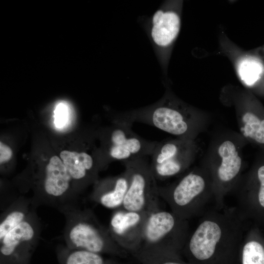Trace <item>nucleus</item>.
Returning <instances> with one entry per match:
<instances>
[{"mask_svg": "<svg viewBox=\"0 0 264 264\" xmlns=\"http://www.w3.org/2000/svg\"><path fill=\"white\" fill-rule=\"evenodd\" d=\"M182 250L191 264H239L247 221L236 207L209 209L200 217Z\"/></svg>", "mask_w": 264, "mask_h": 264, "instance_id": "f257e3e1", "label": "nucleus"}, {"mask_svg": "<svg viewBox=\"0 0 264 264\" xmlns=\"http://www.w3.org/2000/svg\"><path fill=\"white\" fill-rule=\"evenodd\" d=\"M58 210L65 218L63 236L68 247L115 258L127 259L131 256L115 242L108 227L99 221L91 209L82 207L77 202Z\"/></svg>", "mask_w": 264, "mask_h": 264, "instance_id": "f03ea898", "label": "nucleus"}, {"mask_svg": "<svg viewBox=\"0 0 264 264\" xmlns=\"http://www.w3.org/2000/svg\"><path fill=\"white\" fill-rule=\"evenodd\" d=\"M189 234L188 220L171 211L159 209L149 216L139 246L132 256L136 260L161 256L181 258Z\"/></svg>", "mask_w": 264, "mask_h": 264, "instance_id": "7ed1b4c3", "label": "nucleus"}, {"mask_svg": "<svg viewBox=\"0 0 264 264\" xmlns=\"http://www.w3.org/2000/svg\"><path fill=\"white\" fill-rule=\"evenodd\" d=\"M158 191L171 211L184 220L201 217L209 210L211 201L214 203L212 179L206 169L191 171L173 183L158 187Z\"/></svg>", "mask_w": 264, "mask_h": 264, "instance_id": "20e7f679", "label": "nucleus"}, {"mask_svg": "<svg viewBox=\"0 0 264 264\" xmlns=\"http://www.w3.org/2000/svg\"><path fill=\"white\" fill-rule=\"evenodd\" d=\"M116 119L145 123L178 138L192 140L198 129L195 113L168 93L153 105L120 113Z\"/></svg>", "mask_w": 264, "mask_h": 264, "instance_id": "39448f33", "label": "nucleus"}, {"mask_svg": "<svg viewBox=\"0 0 264 264\" xmlns=\"http://www.w3.org/2000/svg\"><path fill=\"white\" fill-rule=\"evenodd\" d=\"M130 178L122 208L151 214L159 210L158 186L146 157L123 163Z\"/></svg>", "mask_w": 264, "mask_h": 264, "instance_id": "423d86ee", "label": "nucleus"}, {"mask_svg": "<svg viewBox=\"0 0 264 264\" xmlns=\"http://www.w3.org/2000/svg\"><path fill=\"white\" fill-rule=\"evenodd\" d=\"M41 227L36 209L0 240V264H29L39 243Z\"/></svg>", "mask_w": 264, "mask_h": 264, "instance_id": "0eeeda50", "label": "nucleus"}, {"mask_svg": "<svg viewBox=\"0 0 264 264\" xmlns=\"http://www.w3.org/2000/svg\"><path fill=\"white\" fill-rule=\"evenodd\" d=\"M219 160L208 168L212 179L215 208L224 206L225 196L235 188L240 179L242 158L238 149L232 141H222L217 149Z\"/></svg>", "mask_w": 264, "mask_h": 264, "instance_id": "6e6552de", "label": "nucleus"}, {"mask_svg": "<svg viewBox=\"0 0 264 264\" xmlns=\"http://www.w3.org/2000/svg\"><path fill=\"white\" fill-rule=\"evenodd\" d=\"M195 154L192 140L178 138L158 142L150 164L155 179L164 180L182 173L191 165Z\"/></svg>", "mask_w": 264, "mask_h": 264, "instance_id": "1a4fd4ad", "label": "nucleus"}, {"mask_svg": "<svg viewBox=\"0 0 264 264\" xmlns=\"http://www.w3.org/2000/svg\"><path fill=\"white\" fill-rule=\"evenodd\" d=\"M132 123L115 119L107 131L106 149L111 160L123 163L152 155L158 143L144 139L132 130Z\"/></svg>", "mask_w": 264, "mask_h": 264, "instance_id": "9d476101", "label": "nucleus"}, {"mask_svg": "<svg viewBox=\"0 0 264 264\" xmlns=\"http://www.w3.org/2000/svg\"><path fill=\"white\" fill-rule=\"evenodd\" d=\"M235 187L238 211L247 221L264 227V165L239 179Z\"/></svg>", "mask_w": 264, "mask_h": 264, "instance_id": "9b49d317", "label": "nucleus"}, {"mask_svg": "<svg viewBox=\"0 0 264 264\" xmlns=\"http://www.w3.org/2000/svg\"><path fill=\"white\" fill-rule=\"evenodd\" d=\"M151 214L126 210L113 212L108 227L115 242L131 255L138 248L145 226Z\"/></svg>", "mask_w": 264, "mask_h": 264, "instance_id": "f8f14e48", "label": "nucleus"}, {"mask_svg": "<svg viewBox=\"0 0 264 264\" xmlns=\"http://www.w3.org/2000/svg\"><path fill=\"white\" fill-rule=\"evenodd\" d=\"M71 178L62 160L51 157L46 166L43 183L44 195L40 205L58 209L68 204L77 203L68 196Z\"/></svg>", "mask_w": 264, "mask_h": 264, "instance_id": "ddd939ff", "label": "nucleus"}, {"mask_svg": "<svg viewBox=\"0 0 264 264\" xmlns=\"http://www.w3.org/2000/svg\"><path fill=\"white\" fill-rule=\"evenodd\" d=\"M130 183L128 173L105 179L96 186L91 195L94 202L109 209L122 207Z\"/></svg>", "mask_w": 264, "mask_h": 264, "instance_id": "4468645a", "label": "nucleus"}, {"mask_svg": "<svg viewBox=\"0 0 264 264\" xmlns=\"http://www.w3.org/2000/svg\"><path fill=\"white\" fill-rule=\"evenodd\" d=\"M180 27L178 13L170 9H160L154 14L151 35L153 41L160 47L170 45L177 37Z\"/></svg>", "mask_w": 264, "mask_h": 264, "instance_id": "2eb2a0df", "label": "nucleus"}, {"mask_svg": "<svg viewBox=\"0 0 264 264\" xmlns=\"http://www.w3.org/2000/svg\"><path fill=\"white\" fill-rule=\"evenodd\" d=\"M60 157L71 176V180L89 182L94 180L96 168L93 157L86 152L63 151Z\"/></svg>", "mask_w": 264, "mask_h": 264, "instance_id": "dca6fc26", "label": "nucleus"}, {"mask_svg": "<svg viewBox=\"0 0 264 264\" xmlns=\"http://www.w3.org/2000/svg\"><path fill=\"white\" fill-rule=\"evenodd\" d=\"M36 208L32 199L23 197L11 202L0 214V240L25 220Z\"/></svg>", "mask_w": 264, "mask_h": 264, "instance_id": "f3484780", "label": "nucleus"}, {"mask_svg": "<svg viewBox=\"0 0 264 264\" xmlns=\"http://www.w3.org/2000/svg\"><path fill=\"white\" fill-rule=\"evenodd\" d=\"M239 264H264V234L253 225L244 234L239 253Z\"/></svg>", "mask_w": 264, "mask_h": 264, "instance_id": "a211bd4d", "label": "nucleus"}, {"mask_svg": "<svg viewBox=\"0 0 264 264\" xmlns=\"http://www.w3.org/2000/svg\"><path fill=\"white\" fill-rule=\"evenodd\" d=\"M55 251L59 264H121L122 263L112 257L69 248L65 244L57 245Z\"/></svg>", "mask_w": 264, "mask_h": 264, "instance_id": "6ab92c4d", "label": "nucleus"}, {"mask_svg": "<svg viewBox=\"0 0 264 264\" xmlns=\"http://www.w3.org/2000/svg\"><path fill=\"white\" fill-rule=\"evenodd\" d=\"M240 129L245 137L264 144V119H260L251 112H245L241 116Z\"/></svg>", "mask_w": 264, "mask_h": 264, "instance_id": "aec40b11", "label": "nucleus"}, {"mask_svg": "<svg viewBox=\"0 0 264 264\" xmlns=\"http://www.w3.org/2000/svg\"><path fill=\"white\" fill-rule=\"evenodd\" d=\"M263 67L257 61L244 58L239 62L238 73L241 80L247 86L254 85L260 78Z\"/></svg>", "mask_w": 264, "mask_h": 264, "instance_id": "412c9836", "label": "nucleus"}, {"mask_svg": "<svg viewBox=\"0 0 264 264\" xmlns=\"http://www.w3.org/2000/svg\"><path fill=\"white\" fill-rule=\"evenodd\" d=\"M137 261L140 264H191L182 260L181 258L171 256L141 258Z\"/></svg>", "mask_w": 264, "mask_h": 264, "instance_id": "4be33fe9", "label": "nucleus"}, {"mask_svg": "<svg viewBox=\"0 0 264 264\" xmlns=\"http://www.w3.org/2000/svg\"><path fill=\"white\" fill-rule=\"evenodd\" d=\"M69 114L68 105L64 102L58 103L54 110V123L56 127H64L67 123Z\"/></svg>", "mask_w": 264, "mask_h": 264, "instance_id": "5701e85b", "label": "nucleus"}, {"mask_svg": "<svg viewBox=\"0 0 264 264\" xmlns=\"http://www.w3.org/2000/svg\"><path fill=\"white\" fill-rule=\"evenodd\" d=\"M12 155L11 148L2 142H0V163L2 164L9 161Z\"/></svg>", "mask_w": 264, "mask_h": 264, "instance_id": "b1692460", "label": "nucleus"}]
</instances>
